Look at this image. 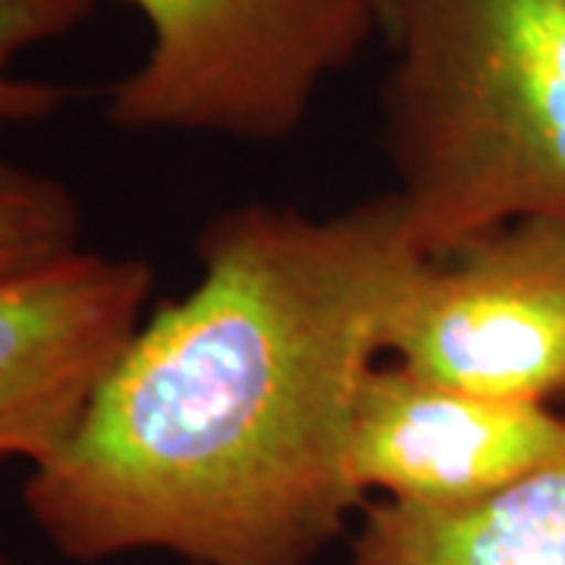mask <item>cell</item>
<instances>
[{
    "instance_id": "cell-1",
    "label": "cell",
    "mask_w": 565,
    "mask_h": 565,
    "mask_svg": "<svg viewBox=\"0 0 565 565\" xmlns=\"http://www.w3.org/2000/svg\"><path fill=\"white\" fill-rule=\"evenodd\" d=\"M199 280L158 305L22 503L70 563L311 565L364 497L345 449L422 267L390 189L337 214L245 202L204 223Z\"/></svg>"
},
{
    "instance_id": "cell-2",
    "label": "cell",
    "mask_w": 565,
    "mask_h": 565,
    "mask_svg": "<svg viewBox=\"0 0 565 565\" xmlns=\"http://www.w3.org/2000/svg\"><path fill=\"white\" fill-rule=\"evenodd\" d=\"M384 145L424 255L565 223V0H386Z\"/></svg>"
},
{
    "instance_id": "cell-3",
    "label": "cell",
    "mask_w": 565,
    "mask_h": 565,
    "mask_svg": "<svg viewBox=\"0 0 565 565\" xmlns=\"http://www.w3.org/2000/svg\"><path fill=\"white\" fill-rule=\"evenodd\" d=\"M148 22L145 61L107 95L126 132H182L280 145L323 85L374 35L381 0H126Z\"/></svg>"
},
{
    "instance_id": "cell-4",
    "label": "cell",
    "mask_w": 565,
    "mask_h": 565,
    "mask_svg": "<svg viewBox=\"0 0 565 565\" xmlns=\"http://www.w3.org/2000/svg\"><path fill=\"white\" fill-rule=\"evenodd\" d=\"M384 355L444 384L565 399V223H503L424 258L386 323Z\"/></svg>"
},
{
    "instance_id": "cell-5",
    "label": "cell",
    "mask_w": 565,
    "mask_h": 565,
    "mask_svg": "<svg viewBox=\"0 0 565 565\" xmlns=\"http://www.w3.org/2000/svg\"><path fill=\"white\" fill-rule=\"evenodd\" d=\"M565 465V412L444 384L403 362L364 377L345 468L364 500L462 505Z\"/></svg>"
},
{
    "instance_id": "cell-6",
    "label": "cell",
    "mask_w": 565,
    "mask_h": 565,
    "mask_svg": "<svg viewBox=\"0 0 565 565\" xmlns=\"http://www.w3.org/2000/svg\"><path fill=\"white\" fill-rule=\"evenodd\" d=\"M154 270L76 248L0 277V459L57 456L145 321Z\"/></svg>"
},
{
    "instance_id": "cell-7",
    "label": "cell",
    "mask_w": 565,
    "mask_h": 565,
    "mask_svg": "<svg viewBox=\"0 0 565 565\" xmlns=\"http://www.w3.org/2000/svg\"><path fill=\"white\" fill-rule=\"evenodd\" d=\"M345 565H565V465L475 503L374 500Z\"/></svg>"
},
{
    "instance_id": "cell-8",
    "label": "cell",
    "mask_w": 565,
    "mask_h": 565,
    "mask_svg": "<svg viewBox=\"0 0 565 565\" xmlns=\"http://www.w3.org/2000/svg\"><path fill=\"white\" fill-rule=\"evenodd\" d=\"M76 195L54 177L0 161V277L82 248Z\"/></svg>"
},
{
    "instance_id": "cell-9",
    "label": "cell",
    "mask_w": 565,
    "mask_h": 565,
    "mask_svg": "<svg viewBox=\"0 0 565 565\" xmlns=\"http://www.w3.org/2000/svg\"><path fill=\"white\" fill-rule=\"evenodd\" d=\"M95 0H0V122H35L66 102L61 85L13 76V63L41 41L88 20Z\"/></svg>"
},
{
    "instance_id": "cell-10",
    "label": "cell",
    "mask_w": 565,
    "mask_h": 565,
    "mask_svg": "<svg viewBox=\"0 0 565 565\" xmlns=\"http://www.w3.org/2000/svg\"><path fill=\"white\" fill-rule=\"evenodd\" d=\"M0 565H10V559H7V553H0Z\"/></svg>"
},
{
    "instance_id": "cell-11",
    "label": "cell",
    "mask_w": 565,
    "mask_h": 565,
    "mask_svg": "<svg viewBox=\"0 0 565 565\" xmlns=\"http://www.w3.org/2000/svg\"><path fill=\"white\" fill-rule=\"evenodd\" d=\"M381 3H384V25H386V0H381Z\"/></svg>"
}]
</instances>
